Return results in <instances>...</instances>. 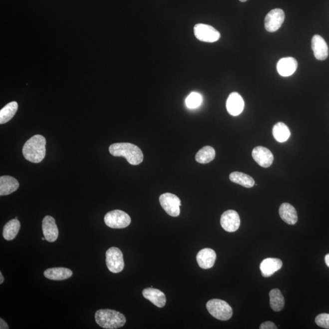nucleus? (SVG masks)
Here are the masks:
<instances>
[{
	"mask_svg": "<svg viewBox=\"0 0 329 329\" xmlns=\"http://www.w3.org/2000/svg\"><path fill=\"white\" fill-rule=\"evenodd\" d=\"M46 139L41 135H35L27 140L23 148L24 158L34 164L40 163L46 155Z\"/></svg>",
	"mask_w": 329,
	"mask_h": 329,
	"instance_id": "obj_1",
	"label": "nucleus"
},
{
	"mask_svg": "<svg viewBox=\"0 0 329 329\" xmlns=\"http://www.w3.org/2000/svg\"><path fill=\"white\" fill-rule=\"evenodd\" d=\"M109 152L113 156L125 157L129 164L132 165H139L143 160L142 150L132 143H114L109 146Z\"/></svg>",
	"mask_w": 329,
	"mask_h": 329,
	"instance_id": "obj_2",
	"label": "nucleus"
},
{
	"mask_svg": "<svg viewBox=\"0 0 329 329\" xmlns=\"http://www.w3.org/2000/svg\"><path fill=\"white\" fill-rule=\"evenodd\" d=\"M96 323L102 328L116 329L123 327L126 322L125 317L120 312L110 309L99 310L96 312Z\"/></svg>",
	"mask_w": 329,
	"mask_h": 329,
	"instance_id": "obj_3",
	"label": "nucleus"
},
{
	"mask_svg": "<svg viewBox=\"0 0 329 329\" xmlns=\"http://www.w3.org/2000/svg\"><path fill=\"white\" fill-rule=\"evenodd\" d=\"M206 308L213 317L221 321L229 320L233 315V311L229 304L218 299L209 301Z\"/></svg>",
	"mask_w": 329,
	"mask_h": 329,
	"instance_id": "obj_4",
	"label": "nucleus"
},
{
	"mask_svg": "<svg viewBox=\"0 0 329 329\" xmlns=\"http://www.w3.org/2000/svg\"><path fill=\"white\" fill-rule=\"evenodd\" d=\"M104 222L110 228L123 229L129 226L131 219L126 212L120 210H115L105 215Z\"/></svg>",
	"mask_w": 329,
	"mask_h": 329,
	"instance_id": "obj_5",
	"label": "nucleus"
},
{
	"mask_svg": "<svg viewBox=\"0 0 329 329\" xmlns=\"http://www.w3.org/2000/svg\"><path fill=\"white\" fill-rule=\"evenodd\" d=\"M160 205L170 216L176 217L180 215L181 201L178 196L170 193H164L159 198Z\"/></svg>",
	"mask_w": 329,
	"mask_h": 329,
	"instance_id": "obj_6",
	"label": "nucleus"
},
{
	"mask_svg": "<svg viewBox=\"0 0 329 329\" xmlns=\"http://www.w3.org/2000/svg\"><path fill=\"white\" fill-rule=\"evenodd\" d=\"M106 262L107 268L113 273L122 272L124 267L123 253L118 248L112 247L106 251Z\"/></svg>",
	"mask_w": 329,
	"mask_h": 329,
	"instance_id": "obj_7",
	"label": "nucleus"
},
{
	"mask_svg": "<svg viewBox=\"0 0 329 329\" xmlns=\"http://www.w3.org/2000/svg\"><path fill=\"white\" fill-rule=\"evenodd\" d=\"M196 38L204 42L213 43L220 39V33L214 27L206 24H197L194 27Z\"/></svg>",
	"mask_w": 329,
	"mask_h": 329,
	"instance_id": "obj_8",
	"label": "nucleus"
},
{
	"mask_svg": "<svg viewBox=\"0 0 329 329\" xmlns=\"http://www.w3.org/2000/svg\"><path fill=\"white\" fill-rule=\"evenodd\" d=\"M285 20V13L281 9H273L270 11L265 18V29L268 32L278 31L283 24Z\"/></svg>",
	"mask_w": 329,
	"mask_h": 329,
	"instance_id": "obj_9",
	"label": "nucleus"
},
{
	"mask_svg": "<svg viewBox=\"0 0 329 329\" xmlns=\"http://www.w3.org/2000/svg\"><path fill=\"white\" fill-rule=\"evenodd\" d=\"M221 226L228 232H236L240 226L239 214L233 210H229L223 213L220 220Z\"/></svg>",
	"mask_w": 329,
	"mask_h": 329,
	"instance_id": "obj_10",
	"label": "nucleus"
},
{
	"mask_svg": "<svg viewBox=\"0 0 329 329\" xmlns=\"http://www.w3.org/2000/svg\"><path fill=\"white\" fill-rule=\"evenodd\" d=\"M253 159L260 166L264 168L270 167L272 165L274 156L272 152L264 146H259L252 152Z\"/></svg>",
	"mask_w": 329,
	"mask_h": 329,
	"instance_id": "obj_11",
	"label": "nucleus"
},
{
	"mask_svg": "<svg viewBox=\"0 0 329 329\" xmlns=\"http://www.w3.org/2000/svg\"><path fill=\"white\" fill-rule=\"evenodd\" d=\"M245 107V102L239 93L233 92L229 96L226 102V108L229 114L238 116L241 114Z\"/></svg>",
	"mask_w": 329,
	"mask_h": 329,
	"instance_id": "obj_12",
	"label": "nucleus"
},
{
	"mask_svg": "<svg viewBox=\"0 0 329 329\" xmlns=\"http://www.w3.org/2000/svg\"><path fill=\"white\" fill-rule=\"evenodd\" d=\"M42 231L46 241L54 242L59 236V230L54 218L46 216L42 221Z\"/></svg>",
	"mask_w": 329,
	"mask_h": 329,
	"instance_id": "obj_13",
	"label": "nucleus"
},
{
	"mask_svg": "<svg viewBox=\"0 0 329 329\" xmlns=\"http://www.w3.org/2000/svg\"><path fill=\"white\" fill-rule=\"evenodd\" d=\"M312 48L314 56L317 59L324 60L329 56V48L327 43L322 36L315 35L312 40Z\"/></svg>",
	"mask_w": 329,
	"mask_h": 329,
	"instance_id": "obj_14",
	"label": "nucleus"
},
{
	"mask_svg": "<svg viewBox=\"0 0 329 329\" xmlns=\"http://www.w3.org/2000/svg\"><path fill=\"white\" fill-rule=\"evenodd\" d=\"M217 259V254L210 248L203 249L196 256L199 266L203 269H210L214 267Z\"/></svg>",
	"mask_w": 329,
	"mask_h": 329,
	"instance_id": "obj_15",
	"label": "nucleus"
},
{
	"mask_svg": "<svg viewBox=\"0 0 329 329\" xmlns=\"http://www.w3.org/2000/svg\"><path fill=\"white\" fill-rule=\"evenodd\" d=\"M283 262L276 258L265 259L261 263L260 269L264 278H269L283 267Z\"/></svg>",
	"mask_w": 329,
	"mask_h": 329,
	"instance_id": "obj_16",
	"label": "nucleus"
},
{
	"mask_svg": "<svg viewBox=\"0 0 329 329\" xmlns=\"http://www.w3.org/2000/svg\"><path fill=\"white\" fill-rule=\"evenodd\" d=\"M297 60L291 57L283 58L277 64L279 74L284 77L292 76L297 70Z\"/></svg>",
	"mask_w": 329,
	"mask_h": 329,
	"instance_id": "obj_17",
	"label": "nucleus"
},
{
	"mask_svg": "<svg viewBox=\"0 0 329 329\" xmlns=\"http://www.w3.org/2000/svg\"><path fill=\"white\" fill-rule=\"evenodd\" d=\"M142 294L143 297L149 300L157 307L162 308L166 304V297L164 293L158 289L147 288L143 290Z\"/></svg>",
	"mask_w": 329,
	"mask_h": 329,
	"instance_id": "obj_18",
	"label": "nucleus"
},
{
	"mask_svg": "<svg viewBox=\"0 0 329 329\" xmlns=\"http://www.w3.org/2000/svg\"><path fill=\"white\" fill-rule=\"evenodd\" d=\"M279 215L285 222L290 225H295L298 222L297 212L294 207L289 203L281 204L279 208Z\"/></svg>",
	"mask_w": 329,
	"mask_h": 329,
	"instance_id": "obj_19",
	"label": "nucleus"
},
{
	"mask_svg": "<svg viewBox=\"0 0 329 329\" xmlns=\"http://www.w3.org/2000/svg\"><path fill=\"white\" fill-rule=\"evenodd\" d=\"M19 182L13 177L2 176L0 178V195H9L17 190Z\"/></svg>",
	"mask_w": 329,
	"mask_h": 329,
	"instance_id": "obj_20",
	"label": "nucleus"
},
{
	"mask_svg": "<svg viewBox=\"0 0 329 329\" xmlns=\"http://www.w3.org/2000/svg\"><path fill=\"white\" fill-rule=\"evenodd\" d=\"M72 271L66 268H48L44 272V276L47 279L53 281H63L72 276Z\"/></svg>",
	"mask_w": 329,
	"mask_h": 329,
	"instance_id": "obj_21",
	"label": "nucleus"
},
{
	"mask_svg": "<svg viewBox=\"0 0 329 329\" xmlns=\"http://www.w3.org/2000/svg\"><path fill=\"white\" fill-rule=\"evenodd\" d=\"M20 221L15 218L5 224L2 231L4 239L7 241L14 239L20 231Z\"/></svg>",
	"mask_w": 329,
	"mask_h": 329,
	"instance_id": "obj_22",
	"label": "nucleus"
},
{
	"mask_svg": "<svg viewBox=\"0 0 329 329\" xmlns=\"http://www.w3.org/2000/svg\"><path fill=\"white\" fill-rule=\"evenodd\" d=\"M229 179L234 183L239 184L246 188H251L255 185L252 177L241 172H233L229 175Z\"/></svg>",
	"mask_w": 329,
	"mask_h": 329,
	"instance_id": "obj_23",
	"label": "nucleus"
},
{
	"mask_svg": "<svg viewBox=\"0 0 329 329\" xmlns=\"http://www.w3.org/2000/svg\"><path fill=\"white\" fill-rule=\"evenodd\" d=\"M270 306L275 312H280L284 308L285 299L281 292L278 289L270 292Z\"/></svg>",
	"mask_w": 329,
	"mask_h": 329,
	"instance_id": "obj_24",
	"label": "nucleus"
},
{
	"mask_svg": "<svg viewBox=\"0 0 329 329\" xmlns=\"http://www.w3.org/2000/svg\"><path fill=\"white\" fill-rule=\"evenodd\" d=\"M290 134L291 133H290L288 126L284 123H278L273 127V135L274 138L278 142L283 143L286 142L289 139Z\"/></svg>",
	"mask_w": 329,
	"mask_h": 329,
	"instance_id": "obj_25",
	"label": "nucleus"
},
{
	"mask_svg": "<svg viewBox=\"0 0 329 329\" xmlns=\"http://www.w3.org/2000/svg\"><path fill=\"white\" fill-rule=\"evenodd\" d=\"M18 110V104L15 101L10 102L0 110V124H5L9 121L15 115Z\"/></svg>",
	"mask_w": 329,
	"mask_h": 329,
	"instance_id": "obj_26",
	"label": "nucleus"
},
{
	"mask_svg": "<svg viewBox=\"0 0 329 329\" xmlns=\"http://www.w3.org/2000/svg\"><path fill=\"white\" fill-rule=\"evenodd\" d=\"M215 151L212 146H206L201 149L196 154V162L202 164H208L215 159Z\"/></svg>",
	"mask_w": 329,
	"mask_h": 329,
	"instance_id": "obj_27",
	"label": "nucleus"
},
{
	"mask_svg": "<svg viewBox=\"0 0 329 329\" xmlns=\"http://www.w3.org/2000/svg\"><path fill=\"white\" fill-rule=\"evenodd\" d=\"M203 102V97L201 94L197 92H192L187 96L185 104L188 108L193 109L198 108Z\"/></svg>",
	"mask_w": 329,
	"mask_h": 329,
	"instance_id": "obj_28",
	"label": "nucleus"
},
{
	"mask_svg": "<svg viewBox=\"0 0 329 329\" xmlns=\"http://www.w3.org/2000/svg\"><path fill=\"white\" fill-rule=\"evenodd\" d=\"M315 323L321 328L329 329V314H322L318 315L315 319Z\"/></svg>",
	"mask_w": 329,
	"mask_h": 329,
	"instance_id": "obj_29",
	"label": "nucleus"
},
{
	"mask_svg": "<svg viewBox=\"0 0 329 329\" xmlns=\"http://www.w3.org/2000/svg\"><path fill=\"white\" fill-rule=\"evenodd\" d=\"M260 329H277L278 327L276 326L273 322H267L264 323L260 326Z\"/></svg>",
	"mask_w": 329,
	"mask_h": 329,
	"instance_id": "obj_30",
	"label": "nucleus"
},
{
	"mask_svg": "<svg viewBox=\"0 0 329 329\" xmlns=\"http://www.w3.org/2000/svg\"><path fill=\"white\" fill-rule=\"evenodd\" d=\"M9 326H8L6 323L4 322V320L0 319V329H9Z\"/></svg>",
	"mask_w": 329,
	"mask_h": 329,
	"instance_id": "obj_31",
	"label": "nucleus"
},
{
	"mask_svg": "<svg viewBox=\"0 0 329 329\" xmlns=\"http://www.w3.org/2000/svg\"><path fill=\"white\" fill-rule=\"evenodd\" d=\"M325 262L326 265H327V266L329 268V254H327V255L326 256Z\"/></svg>",
	"mask_w": 329,
	"mask_h": 329,
	"instance_id": "obj_32",
	"label": "nucleus"
},
{
	"mask_svg": "<svg viewBox=\"0 0 329 329\" xmlns=\"http://www.w3.org/2000/svg\"><path fill=\"white\" fill-rule=\"evenodd\" d=\"M4 282V277L2 275V273L0 272V284H2Z\"/></svg>",
	"mask_w": 329,
	"mask_h": 329,
	"instance_id": "obj_33",
	"label": "nucleus"
},
{
	"mask_svg": "<svg viewBox=\"0 0 329 329\" xmlns=\"http://www.w3.org/2000/svg\"><path fill=\"white\" fill-rule=\"evenodd\" d=\"M240 1H242V2H245V1H247V0H240Z\"/></svg>",
	"mask_w": 329,
	"mask_h": 329,
	"instance_id": "obj_34",
	"label": "nucleus"
},
{
	"mask_svg": "<svg viewBox=\"0 0 329 329\" xmlns=\"http://www.w3.org/2000/svg\"><path fill=\"white\" fill-rule=\"evenodd\" d=\"M42 239L43 241H44V240H46L45 237H43L42 239Z\"/></svg>",
	"mask_w": 329,
	"mask_h": 329,
	"instance_id": "obj_35",
	"label": "nucleus"
},
{
	"mask_svg": "<svg viewBox=\"0 0 329 329\" xmlns=\"http://www.w3.org/2000/svg\"><path fill=\"white\" fill-rule=\"evenodd\" d=\"M15 219H17V220H18V217H15Z\"/></svg>",
	"mask_w": 329,
	"mask_h": 329,
	"instance_id": "obj_36",
	"label": "nucleus"
}]
</instances>
